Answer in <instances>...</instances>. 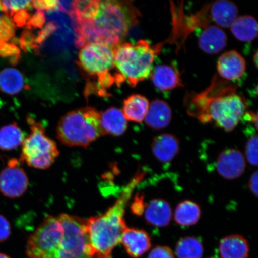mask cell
<instances>
[{
  "mask_svg": "<svg viewBox=\"0 0 258 258\" xmlns=\"http://www.w3.org/2000/svg\"><path fill=\"white\" fill-rule=\"evenodd\" d=\"M211 6L215 15V23L220 28H230L238 16L237 5L228 0H217L212 2Z\"/></svg>",
  "mask_w": 258,
  "mask_h": 258,
  "instance_id": "cell-22",
  "label": "cell"
},
{
  "mask_svg": "<svg viewBox=\"0 0 258 258\" xmlns=\"http://www.w3.org/2000/svg\"><path fill=\"white\" fill-rule=\"evenodd\" d=\"M0 258H11L7 254L0 253Z\"/></svg>",
  "mask_w": 258,
  "mask_h": 258,
  "instance_id": "cell-43",
  "label": "cell"
},
{
  "mask_svg": "<svg viewBox=\"0 0 258 258\" xmlns=\"http://www.w3.org/2000/svg\"><path fill=\"white\" fill-rule=\"evenodd\" d=\"M100 125L103 135L121 136L127 128V120L123 113L114 107L100 113Z\"/></svg>",
  "mask_w": 258,
  "mask_h": 258,
  "instance_id": "cell-18",
  "label": "cell"
},
{
  "mask_svg": "<svg viewBox=\"0 0 258 258\" xmlns=\"http://www.w3.org/2000/svg\"><path fill=\"white\" fill-rule=\"evenodd\" d=\"M151 150L155 158L160 163H169L179 152V141L172 134L158 135L154 138L151 143Z\"/></svg>",
  "mask_w": 258,
  "mask_h": 258,
  "instance_id": "cell-13",
  "label": "cell"
},
{
  "mask_svg": "<svg viewBox=\"0 0 258 258\" xmlns=\"http://www.w3.org/2000/svg\"><path fill=\"white\" fill-rule=\"evenodd\" d=\"M246 157L251 166L257 164V136L253 135L247 140L246 145Z\"/></svg>",
  "mask_w": 258,
  "mask_h": 258,
  "instance_id": "cell-30",
  "label": "cell"
},
{
  "mask_svg": "<svg viewBox=\"0 0 258 258\" xmlns=\"http://www.w3.org/2000/svg\"><path fill=\"white\" fill-rule=\"evenodd\" d=\"M29 180L19 161L12 159L0 173V191L10 198H19L27 191Z\"/></svg>",
  "mask_w": 258,
  "mask_h": 258,
  "instance_id": "cell-9",
  "label": "cell"
},
{
  "mask_svg": "<svg viewBox=\"0 0 258 258\" xmlns=\"http://www.w3.org/2000/svg\"><path fill=\"white\" fill-rule=\"evenodd\" d=\"M29 122L31 132L22 144L21 160L35 169L49 168L59 156L56 143L46 136L39 122L31 119Z\"/></svg>",
  "mask_w": 258,
  "mask_h": 258,
  "instance_id": "cell-7",
  "label": "cell"
},
{
  "mask_svg": "<svg viewBox=\"0 0 258 258\" xmlns=\"http://www.w3.org/2000/svg\"><path fill=\"white\" fill-rule=\"evenodd\" d=\"M150 77L154 86L160 91H169L183 87L178 70L172 66H157L153 69Z\"/></svg>",
  "mask_w": 258,
  "mask_h": 258,
  "instance_id": "cell-16",
  "label": "cell"
},
{
  "mask_svg": "<svg viewBox=\"0 0 258 258\" xmlns=\"http://www.w3.org/2000/svg\"><path fill=\"white\" fill-rule=\"evenodd\" d=\"M25 88L22 74L13 68H7L0 72V90L10 95L18 94Z\"/></svg>",
  "mask_w": 258,
  "mask_h": 258,
  "instance_id": "cell-24",
  "label": "cell"
},
{
  "mask_svg": "<svg viewBox=\"0 0 258 258\" xmlns=\"http://www.w3.org/2000/svg\"><path fill=\"white\" fill-rule=\"evenodd\" d=\"M150 103L145 96L132 95L124 100L122 113L127 120L142 122L149 108Z\"/></svg>",
  "mask_w": 258,
  "mask_h": 258,
  "instance_id": "cell-20",
  "label": "cell"
},
{
  "mask_svg": "<svg viewBox=\"0 0 258 258\" xmlns=\"http://www.w3.org/2000/svg\"><path fill=\"white\" fill-rule=\"evenodd\" d=\"M145 205L143 195H137L131 206L132 212L136 215L140 216L144 214Z\"/></svg>",
  "mask_w": 258,
  "mask_h": 258,
  "instance_id": "cell-38",
  "label": "cell"
},
{
  "mask_svg": "<svg viewBox=\"0 0 258 258\" xmlns=\"http://www.w3.org/2000/svg\"><path fill=\"white\" fill-rule=\"evenodd\" d=\"M85 219L69 214L48 215L29 237V258H92Z\"/></svg>",
  "mask_w": 258,
  "mask_h": 258,
  "instance_id": "cell-1",
  "label": "cell"
},
{
  "mask_svg": "<svg viewBox=\"0 0 258 258\" xmlns=\"http://www.w3.org/2000/svg\"><path fill=\"white\" fill-rule=\"evenodd\" d=\"M227 35L222 29L209 25L199 35V46L206 53L217 54L227 46Z\"/></svg>",
  "mask_w": 258,
  "mask_h": 258,
  "instance_id": "cell-14",
  "label": "cell"
},
{
  "mask_svg": "<svg viewBox=\"0 0 258 258\" xmlns=\"http://www.w3.org/2000/svg\"><path fill=\"white\" fill-rule=\"evenodd\" d=\"M79 66L90 76L98 79L110 73L114 67L112 48L101 45L86 44L79 54Z\"/></svg>",
  "mask_w": 258,
  "mask_h": 258,
  "instance_id": "cell-8",
  "label": "cell"
},
{
  "mask_svg": "<svg viewBox=\"0 0 258 258\" xmlns=\"http://www.w3.org/2000/svg\"><path fill=\"white\" fill-rule=\"evenodd\" d=\"M242 119H244L245 121H247L251 123H253L255 125L256 129L257 128V113L253 112H246L244 113L243 117Z\"/></svg>",
  "mask_w": 258,
  "mask_h": 258,
  "instance_id": "cell-41",
  "label": "cell"
},
{
  "mask_svg": "<svg viewBox=\"0 0 258 258\" xmlns=\"http://www.w3.org/2000/svg\"><path fill=\"white\" fill-rule=\"evenodd\" d=\"M102 135L100 113L92 107L68 112L57 128L58 140L69 147H88Z\"/></svg>",
  "mask_w": 258,
  "mask_h": 258,
  "instance_id": "cell-6",
  "label": "cell"
},
{
  "mask_svg": "<svg viewBox=\"0 0 258 258\" xmlns=\"http://www.w3.org/2000/svg\"><path fill=\"white\" fill-rule=\"evenodd\" d=\"M57 26L53 22H50L47 24L43 29L38 32L37 37H35V50L38 51L40 46L43 44L48 37H49L51 34L55 31Z\"/></svg>",
  "mask_w": 258,
  "mask_h": 258,
  "instance_id": "cell-32",
  "label": "cell"
},
{
  "mask_svg": "<svg viewBox=\"0 0 258 258\" xmlns=\"http://www.w3.org/2000/svg\"><path fill=\"white\" fill-rule=\"evenodd\" d=\"M141 16L132 2L100 1L94 19L76 23V46L96 44L113 48L122 43Z\"/></svg>",
  "mask_w": 258,
  "mask_h": 258,
  "instance_id": "cell-2",
  "label": "cell"
},
{
  "mask_svg": "<svg viewBox=\"0 0 258 258\" xmlns=\"http://www.w3.org/2000/svg\"><path fill=\"white\" fill-rule=\"evenodd\" d=\"M32 7V1H0V10L9 18L19 12L28 11Z\"/></svg>",
  "mask_w": 258,
  "mask_h": 258,
  "instance_id": "cell-28",
  "label": "cell"
},
{
  "mask_svg": "<svg viewBox=\"0 0 258 258\" xmlns=\"http://www.w3.org/2000/svg\"><path fill=\"white\" fill-rule=\"evenodd\" d=\"M147 258H175L173 251L168 246L155 247L148 254Z\"/></svg>",
  "mask_w": 258,
  "mask_h": 258,
  "instance_id": "cell-35",
  "label": "cell"
},
{
  "mask_svg": "<svg viewBox=\"0 0 258 258\" xmlns=\"http://www.w3.org/2000/svg\"><path fill=\"white\" fill-rule=\"evenodd\" d=\"M214 82L206 91L195 95L190 114L203 123L213 121L216 126L231 132L246 112V100L235 93L234 86L220 83L219 86Z\"/></svg>",
  "mask_w": 258,
  "mask_h": 258,
  "instance_id": "cell-4",
  "label": "cell"
},
{
  "mask_svg": "<svg viewBox=\"0 0 258 258\" xmlns=\"http://www.w3.org/2000/svg\"><path fill=\"white\" fill-rule=\"evenodd\" d=\"M246 167L244 155L235 148H228L222 151L216 161L218 173L226 179L238 178L244 173Z\"/></svg>",
  "mask_w": 258,
  "mask_h": 258,
  "instance_id": "cell-10",
  "label": "cell"
},
{
  "mask_svg": "<svg viewBox=\"0 0 258 258\" xmlns=\"http://www.w3.org/2000/svg\"><path fill=\"white\" fill-rule=\"evenodd\" d=\"M120 243L128 255L133 258L141 257L151 247V238L146 231L128 227L122 234Z\"/></svg>",
  "mask_w": 258,
  "mask_h": 258,
  "instance_id": "cell-12",
  "label": "cell"
},
{
  "mask_svg": "<svg viewBox=\"0 0 258 258\" xmlns=\"http://www.w3.org/2000/svg\"><path fill=\"white\" fill-rule=\"evenodd\" d=\"M100 1H74L70 14L75 20L76 23L81 21L90 20L95 18L98 14Z\"/></svg>",
  "mask_w": 258,
  "mask_h": 258,
  "instance_id": "cell-27",
  "label": "cell"
},
{
  "mask_svg": "<svg viewBox=\"0 0 258 258\" xmlns=\"http://www.w3.org/2000/svg\"><path fill=\"white\" fill-rule=\"evenodd\" d=\"M30 15L27 11H22L17 13L14 16V22L15 25L22 27L27 24Z\"/></svg>",
  "mask_w": 258,
  "mask_h": 258,
  "instance_id": "cell-39",
  "label": "cell"
},
{
  "mask_svg": "<svg viewBox=\"0 0 258 258\" xmlns=\"http://www.w3.org/2000/svg\"><path fill=\"white\" fill-rule=\"evenodd\" d=\"M254 62L256 64V67H257V52L255 53V55L254 56Z\"/></svg>",
  "mask_w": 258,
  "mask_h": 258,
  "instance_id": "cell-42",
  "label": "cell"
},
{
  "mask_svg": "<svg viewBox=\"0 0 258 258\" xmlns=\"http://www.w3.org/2000/svg\"><path fill=\"white\" fill-rule=\"evenodd\" d=\"M15 34V25L14 21L5 16H0V46L8 43Z\"/></svg>",
  "mask_w": 258,
  "mask_h": 258,
  "instance_id": "cell-29",
  "label": "cell"
},
{
  "mask_svg": "<svg viewBox=\"0 0 258 258\" xmlns=\"http://www.w3.org/2000/svg\"><path fill=\"white\" fill-rule=\"evenodd\" d=\"M161 45L151 46L149 41L139 40L134 44L121 43L112 48L114 64L118 72L132 87L148 78L153 69L155 56Z\"/></svg>",
  "mask_w": 258,
  "mask_h": 258,
  "instance_id": "cell-5",
  "label": "cell"
},
{
  "mask_svg": "<svg viewBox=\"0 0 258 258\" xmlns=\"http://www.w3.org/2000/svg\"><path fill=\"white\" fill-rule=\"evenodd\" d=\"M32 7L37 11H53L59 10V1L54 0H46V1H32Z\"/></svg>",
  "mask_w": 258,
  "mask_h": 258,
  "instance_id": "cell-36",
  "label": "cell"
},
{
  "mask_svg": "<svg viewBox=\"0 0 258 258\" xmlns=\"http://www.w3.org/2000/svg\"><path fill=\"white\" fill-rule=\"evenodd\" d=\"M172 111L170 106L163 100H154L150 104L145 116V124L154 130L167 127L172 121Z\"/></svg>",
  "mask_w": 258,
  "mask_h": 258,
  "instance_id": "cell-17",
  "label": "cell"
},
{
  "mask_svg": "<svg viewBox=\"0 0 258 258\" xmlns=\"http://www.w3.org/2000/svg\"><path fill=\"white\" fill-rule=\"evenodd\" d=\"M20 53L19 48L14 44L6 43L0 46V56L11 58V62L13 64L18 63Z\"/></svg>",
  "mask_w": 258,
  "mask_h": 258,
  "instance_id": "cell-31",
  "label": "cell"
},
{
  "mask_svg": "<svg viewBox=\"0 0 258 258\" xmlns=\"http://www.w3.org/2000/svg\"><path fill=\"white\" fill-rule=\"evenodd\" d=\"M24 140V132L16 122L0 128V150H14L22 145Z\"/></svg>",
  "mask_w": 258,
  "mask_h": 258,
  "instance_id": "cell-25",
  "label": "cell"
},
{
  "mask_svg": "<svg viewBox=\"0 0 258 258\" xmlns=\"http://www.w3.org/2000/svg\"><path fill=\"white\" fill-rule=\"evenodd\" d=\"M217 70L222 78L230 81L237 80L241 78L246 72V60L237 51H228L219 57Z\"/></svg>",
  "mask_w": 258,
  "mask_h": 258,
  "instance_id": "cell-11",
  "label": "cell"
},
{
  "mask_svg": "<svg viewBox=\"0 0 258 258\" xmlns=\"http://www.w3.org/2000/svg\"><path fill=\"white\" fill-rule=\"evenodd\" d=\"M11 227L8 219L0 215V243L4 242L11 235Z\"/></svg>",
  "mask_w": 258,
  "mask_h": 258,
  "instance_id": "cell-37",
  "label": "cell"
},
{
  "mask_svg": "<svg viewBox=\"0 0 258 258\" xmlns=\"http://www.w3.org/2000/svg\"><path fill=\"white\" fill-rule=\"evenodd\" d=\"M35 35L29 30L23 32L20 38L21 47L25 51L35 50Z\"/></svg>",
  "mask_w": 258,
  "mask_h": 258,
  "instance_id": "cell-34",
  "label": "cell"
},
{
  "mask_svg": "<svg viewBox=\"0 0 258 258\" xmlns=\"http://www.w3.org/2000/svg\"><path fill=\"white\" fill-rule=\"evenodd\" d=\"M46 22V18L44 12L41 11H37L35 14L31 16L25 26L27 30L31 29L42 28Z\"/></svg>",
  "mask_w": 258,
  "mask_h": 258,
  "instance_id": "cell-33",
  "label": "cell"
},
{
  "mask_svg": "<svg viewBox=\"0 0 258 258\" xmlns=\"http://www.w3.org/2000/svg\"><path fill=\"white\" fill-rule=\"evenodd\" d=\"M144 217L148 225L159 228L166 227L172 220V208L165 200H152L145 206Z\"/></svg>",
  "mask_w": 258,
  "mask_h": 258,
  "instance_id": "cell-15",
  "label": "cell"
},
{
  "mask_svg": "<svg viewBox=\"0 0 258 258\" xmlns=\"http://www.w3.org/2000/svg\"><path fill=\"white\" fill-rule=\"evenodd\" d=\"M145 175V172L139 170L111 208L104 214L86 220L87 239L92 258H111L112 250L120 243L122 234L127 227L124 219L125 208Z\"/></svg>",
  "mask_w": 258,
  "mask_h": 258,
  "instance_id": "cell-3",
  "label": "cell"
},
{
  "mask_svg": "<svg viewBox=\"0 0 258 258\" xmlns=\"http://www.w3.org/2000/svg\"><path fill=\"white\" fill-rule=\"evenodd\" d=\"M175 253L177 258H202L204 247L199 238L185 237L177 242Z\"/></svg>",
  "mask_w": 258,
  "mask_h": 258,
  "instance_id": "cell-26",
  "label": "cell"
},
{
  "mask_svg": "<svg viewBox=\"0 0 258 258\" xmlns=\"http://www.w3.org/2000/svg\"><path fill=\"white\" fill-rule=\"evenodd\" d=\"M257 172L256 171L251 175L249 181L250 191L256 197L257 196Z\"/></svg>",
  "mask_w": 258,
  "mask_h": 258,
  "instance_id": "cell-40",
  "label": "cell"
},
{
  "mask_svg": "<svg viewBox=\"0 0 258 258\" xmlns=\"http://www.w3.org/2000/svg\"><path fill=\"white\" fill-rule=\"evenodd\" d=\"M249 250V243L240 235H228L219 243V253L221 258H247Z\"/></svg>",
  "mask_w": 258,
  "mask_h": 258,
  "instance_id": "cell-19",
  "label": "cell"
},
{
  "mask_svg": "<svg viewBox=\"0 0 258 258\" xmlns=\"http://www.w3.org/2000/svg\"><path fill=\"white\" fill-rule=\"evenodd\" d=\"M232 33L238 40L251 42L257 35V22L250 15L237 16L230 26Z\"/></svg>",
  "mask_w": 258,
  "mask_h": 258,
  "instance_id": "cell-21",
  "label": "cell"
},
{
  "mask_svg": "<svg viewBox=\"0 0 258 258\" xmlns=\"http://www.w3.org/2000/svg\"><path fill=\"white\" fill-rule=\"evenodd\" d=\"M201 217V207L198 203L191 201L180 202L177 206L174 214L176 223L185 227L196 224Z\"/></svg>",
  "mask_w": 258,
  "mask_h": 258,
  "instance_id": "cell-23",
  "label": "cell"
}]
</instances>
